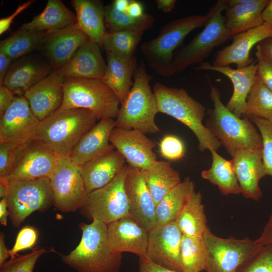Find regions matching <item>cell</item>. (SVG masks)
I'll list each match as a JSON object with an SVG mask.
<instances>
[{"label": "cell", "instance_id": "obj_1", "mask_svg": "<svg viewBox=\"0 0 272 272\" xmlns=\"http://www.w3.org/2000/svg\"><path fill=\"white\" fill-rule=\"evenodd\" d=\"M92 220L90 224H79L80 242L68 254H59L62 262L78 272H119L121 254L109 246L107 224Z\"/></svg>", "mask_w": 272, "mask_h": 272}, {"label": "cell", "instance_id": "obj_2", "mask_svg": "<svg viewBox=\"0 0 272 272\" xmlns=\"http://www.w3.org/2000/svg\"><path fill=\"white\" fill-rule=\"evenodd\" d=\"M97 120L96 115L87 109L58 108L40 121L36 138L58 156H69Z\"/></svg>", "mask_w": 272, "mask_h": 272}, {"label": "cell", "instance_id": "obj_3", "mask_svg": "<svg viewBox=\"0 0 272 272\" xmlns=\"http://www.w3.org/2000/svg\"><path fill=\"white\" fill-rule=\"evenodd\" d=\"M159 112L169 115L187 126L198 141V148L217 151L221 146L210 130L203 124L206 108L183 88L167 87L157 82L153 86Z\"/></svg>", "mask_w": 272, "mask_h": 272}, {"label": "cell", "instance_id": "obj_4", "mask_svg": "<svg viewBox=\"0 0 272 272\" xmlns=\"http://www.w3.org/2000/svg\"><path fill=\"white\" fill-rule=\"evenodd\" d=\"M214 108L207 111L206 127L232 156L239 149L261 151L262 140L257 128L247 117L242 119L231 112L221 100L219 90L211 87Z\"/></svg>", "mask_w": 272, "mask_h": 272}, {"label": "cell", "instance_id": "obj_5", "mask_svg": "<svg viewBox=\"0 0 272 272\" xmlns=\"http://www.w3.org/2000/svg\"><path fill=\"white\" fill-rule=\"evenodd\" d=\"M133 85L120 105L115 119L116 126L136 129L145 134L159 131L155 122L159 112L156 96L150 85L152 76L141 61L133 75Z\"/></svg>", "mask_w": 272, "mask_h": 272}, {"label": "cell", "instance_id": "obj_6", "mask_svg": "<svg viewBox=\"0 0 272 272\" xmlns=\"http://www.w3.org/2000/svg\"><path fill=\"white\" fill-rule=\"evenodd\" d=\"M208 19V14L191 15L174 20L163 26L156 37L140 46L141 52L149 66L162 77L172 76L174 51L190 32L205 26Z\"/></svg>", "mask_w": 272, "mask_h": 272}, {"label": "cell", "instance_id": "obj_7", "mask_svg": "<svg viewBox=\"0 0 272 272\" xmlns=\"http://www.w3.org/2000/svg\"><path fill=\"white\" fill-rule=\"evenodd\" d=\"M227 7V0L218 1L207 13L209 19L203 29L189 43L175 52L172 63L173 75L191 65L202 63L215 48L231 37L222 14Z\"/></svg>", "mask_w": 272, "mask_h": 272}, {"label": "cell", "instance_id": "obj_8", "mask_svg": "<svg viewBox=\"0 0 272 272\" xmlns=\"http://www.w3.org/2000/svg\"><path fill=\"white\" fill-rule=\"evenodd\" d=\"M63 100L59 108H81L93 112L98 120L117 118L120 103L113 92L101 80L64 78Z\"/></svg>", "mask_w": 272, "mask_h": 272}, {"label": "cell", "instance_id": "obj_9", "mask_svg": "<svg viewBox=\"0 0 272 272\" xmlns=\"http://www.w3.org/2000/svg\"><path fill=\"white\" fill-rule=\"evenodd\" d=\"M8 179L5 198L9 216L15 227H19L34 212H44L53 205V194L48 177L29 180Z\"/></svg>", "mask_w": 272, "mask_h": 272}, {"label": "cell", "instance_id": "obj_10", "mask_svg": "<svg viewBox=\"0 0 272 272\" xmlns=\"http://www.w3.org/2000/svg\"><path fill=\"white\" fill-rule=\"evenodd\" d=\"M203 240L207 272H236L263 247L248 237L238 239L217 236L209 228Z\"/></svg>", "mask_w": 272, "mask_h": 272}, {"label": "cell", "instance_id": "obj_11", "mask_svg": "<svg viewBox=\"0 0 272 272\" xmlns=\"http://www.w3.org/2000/svg\"><path fill=\"white\" fill-rule=\"evenodd\" d=\"M48 177L57 210L67 213L84 206L87 193L80 167L69 156H59Z\"/></svg>", "mask_w": 272, "mask_h": 272}, {"label": "cell", "instance_id": "obj_12", "mask_svg": "<svg viewBox=\"0 0 272 272\" xmlns=\"http://www.w3.org/2000/svg\"><path fill=\"white\" fill-rule=\"evenodd\" d=\"M127 169L128 165H125L109 183L87 194L81 209L92 219L107 225L128 216V202L124 187Z\"/></svg>", "mask_w": 272, "mask_h": 272}, {"label": "cell", "instance_id": "obj_13", "mask_svg": "<svg viewBox=\"0 0 272 272\" xmlns=\"http://www.w3.org/2000/svg\"><path fill=\"white\" fill-rule=\"evenodd\" d=\"M182 233L175 221L156 226L148 232L146 258L169 269L182 272Z\"/></svg>", "mask_w": 272, "mask_h": 272}, {"label": "cell", "instance_id": "obj_14", "mask_svg": "<svg viewBox=\"0 0 272 272\" xmlns=\"http://www.w3.org/2000/svg\"><path fill=\"white\" fill-rule=\"evenodd\" d=\"M124 187L128 216L150 231L157 226L156 205L148 186L145 171L128 165Z\"/></svg>", "mask_w": 272, "mask_h": 272}, {"label": "cell", "instance_id": "obj_15", "mask_svg": "<svg viewBox=\"0 0 272 272\" xmlns=\"http://www.w3.org/2000/svg\"><path fill=\"white\" fill-rule=\"evenodd\" d=\"M0 120V143L26 142L36 138L40 121L24 95L16 96Z\"/></svg>", "mask_w": 272, "mask_h": 272}, {"label": "cell", "instance_id": "obj_16", "mask_svg": "<svg viewBox=\"0 0 272 272\" xmlns=\"http://www.w3.org/2000/svg\"><path fill=\"white\" fill-rule=\"evenodd\" d=\"M109 141L132 167L146 171L157 160L155 143L141 131L115 127Z\"/></svg>", "mask_w": 272, "mask_h": 272}, {"label": "cell", "instance_id": "obj_17", "mask_svg": "<svg viewBox=\"0 0 272 272\" xmlns=\"http://www.w3.org/2000/svg\"><path fill=\"white\" fill-rule=\"evenodd\" d=\"M59 156L38 139L26 146L10 175V180H29L48 177Z\"/></svg>", "mask_w": 272, "mask_h": 272}, {"label": "cell", "instance_id": "obj_18", "mask_svg": "<svg viewBox=\"0 0 272 272\" xmlns=\"http://www.w3.org/2000/svg\"><path fill=\"white\" fill-rule=\"evenodd\" d=\"M64 77L54 69L24 93L33 113L40 121L61 106L64 96Z\"/></svg>", "mask_w": 272, "mask_h": 272}, {"label": "cell", "instance_id": "obj_19", "mask_svg": "<svg viewBox=\"0 0 272 272\" xmlns=\"http://www.w3.org/2000/svg\"><path fill=\"white\" fill-rule=\"evenodd\" d=\"M231 162L241 189L247 198L257 201L262 196L260 180L267 176L262 158V150L239 149L232 156Z\"/></svg>", "mask_w": 272, "mask_h": 272}, {"label": "cell", "instance_id": "obj_20", "mask_svg": "<svg viewBox=\"0 0 272 272\" xmlns=\"http://www.w3.org/2000/svg\"><path fill=\"white\" fill-rule=\"evenodd\" d=\"M272 37V27L262 24L232 37V42L219 51L213 62L215 66H229L235 64L237 68L248 66L254 61L250 51L256 44Z\"/></svg>", "mask_w": 272, "mask_h": 272}, {"label": "cell", "instance_id": "obj_21", "mask_svg": "<svg viewBox=\"0 0 272 272\" xmlns=\"http://www.w3.org/2000/svg\"><path fill=\"white\" fill-rule=\"evenodd\" d=\"M148 231L129 216L107 225L108 243L115 252H129L146 257Z\"/></svg>", "mask_w": 272, "mask_h": 272}, {"label": "cell", "instance_id": "obj_22", "mask_svg": "<svg viewBox=\"0 0 272 272\" xmlns=\"http://www.w3.org/2000/svg\"><path fill=\"white\" fill-rule=\"evenodd\" d=\"M254 60L247 66L234 69L229 66H215L203 62L194 67L195 70L218 72L227 77L233 86V92L226 107L238 117L243 115L248 94L257 76V64Z\"/></svg>", "mask_w": 272, "mask_h": 272}, {"label": "cell", "instance_id": "obj_23", "mask_svg": "<svg viewBox=\"0 0 272 272\" xmlns=\"http://www.w3.org/2000/svg\"><path fill=\"white\" fill-rule=\"evenodd\" d=\"M89 39L77 23L47 33L43 44L45 55L52 66L57 70Z\"/></svg>", "mask_w": 272, "mask_h": 272}, {"label": "cell", "instance_id": "obj_24", "mask_svg": "<svg viewBox=\"0 0 272 272\" xmlns=\"http://www.w3.org/2000/svg\"><path fill=\"white\" fill-rule=\"evenodd\" d=\"M106 66L100 46L89 39L64 64L57 70L64 78L101 80L105 75Z\"/></svg>", "mask_w": 272, "mask_h": 272}, {"label": "cell", "instance_id": "obj_25", "mask_svg": "<svg viewBox=\"0 0 272 272\" xmlns=\"http://www.w3.org/2000/svg\"><path fill=\"white\" fill-rule=\"evenodd\" d=\"M125 161L114 149L79 166L87 194L109 183L123 168Z\"/></svg>", "mask_w": 272, "mask_h": 272}, {"label": "cell", "instance_id": "obj_26", "mask_svg": "<svg viewBox=\"0 0 272 272\" xmlns=\"http://www.w3.org/2000/svg\"><path fill=\"white\" fill-rule=\"evenodd\" d=\"M116 126L115 119L104 118L87 132L71 152L70 158L79 166L91 161L106 152L114 149L110 143L112 129Z\"/></svg>", "mask_w": 272, "mask_h": 272}, {"label": "cell", "instance_id": "obj_27", "mask_svg": "<svg viewBox=\"0 0 272 272\" xmlns=\"http://www.w3.org/2000/svg\"><path fill=\"white\" fill-rule=\"evenodd\" d=\"M51 66L37 59H21L11 66L2 85L15 95H24L26 91L53 71Z\"/></svg>", "mask_w": 272, "mask_h": 272}, {"label": "cell", "instance_id": "obj_28", "mask_svg": "<svg viewBox=\"0 0 272 272\" xmlns=\"http://www.w3.org/2000/svg\"><path fill=\"white\" fill-rule=\"evenodd\" d=\"M107 66L101 80L115 94L120 105L123 102L133 85L132 77L138 66L137 58L126 57L106 53Z\"/></svg>", "mask_w": 272, "mask_h": 272}, {"label": "cell", "instance_id": "obj_29", "mask_svg": "<svg viewBox=\"0 0 272 272\" xmlns=\"http://www.w3.org/2000/svg\"><path fill=\"white\" fill-rule=\"evenodd\" d=\"M269 0H249L226 9L225 26L231 37L263 24L262 14Z\"/></svg>", "mask_w": 272, "mask_h": 272}, {"label": "cell", "instance_id": "obj_30", "mask_svg": "<svg viewBox=\"0 0 272 272\" xmlns=\"http://www.w3.org/2000/svg\"><path fill=\"white\" fill-rule=\"evenodd\" d=\"M77 24L94 42L101 47L106 33L105 26V7L100 1L72 0Z\"/></svg>", "mask_w": 272, "mask_h": 272}, {"label": "cell", "instance_id": "obj_31", "mask_svg": "<svg viewBox=\"0 0 272 272\" xmlns=\"http://www.w3.org/2000/svg\"><path fill=\"white\" fill-rule=\"evenodd\" d=\"M76 15L60 0H49L43 11L19 29L50 33L77 23Z\"/></svg>", "mask_w": 272, "mask_h": 272}, {"label": "cell", "instance_id": "obj_32", "mask_svg": "<svg viewBox=\"0 0 272 272\" xmlns=\"http://www.w3.org/2000/svg\"><path fill=\"white\" fill-rule=\"evenodd\" d=\"M195 184L189 177L167 194L156 208L157 226L175 221L184 205L195 191Z\"/></svg>", "mask_w": 272, "mask_h": 272}, {"label": "cell", "instance_id": "obj_33", "mask_svg": "<svg viewBox=\"0 0 272 272\" xmlns=\"http://www.w3.org/2000/svg\"><path fill=\"white\" fill-rule=\"evenodd\" d=\"M144 171L148 186L156 206L182 181L178 171L168 162L157 160Z\"/></svg>", "mask_w": 272, "mask_h": 272}, {"label": "cell", "instance_id": "obj_34", "mask_svg": "<svg viewBox=\"0 0 272 272\" xmlns=\"http://www.w3.org/2000/svg\"><path fill=\"white\" fill-rule=\"evenodd\" d=\"M175 222L183 235L203 238L209 227L200 192L192 193Z\"/></svg>", "mask_w": 272, "mask_h": 272}, {"label": "cell", "instance_id": "obj_35", "mask_svg": "<svg viewBox=\"0 0 272 272\" xmlns=\"http://www.w3.org/2000/svg\"><path fill=\"white\" fill-rule=\"evenodd\" d=\"M210 152L212 165L209 169L201 172L202 178L217 186L222 194H240V187L231 161L224 158L215 150Z\"/></svg>", "mask_w": 272, "mask_h": 272}, {"label": "cell", "instance_id": "obj_36", "mask_svg": "<svg viewBox=\"0 0 272 272\" xmlns=\"http://www.w3.org/2000/svg\"><path fill=\"white\" fill-rule=\"evenodd\" d=\"M47 32L19 29L0 43V52L13 60L34 50L43 44Z\"/></svg>", "mask_w": 272, "mask_h": 272}, {"label": "cell", "instance_id": "obj_37", "mask_svg": "<svg viewBox=\"0 0 272 272\" xmlns=\"http://www.w3.org/2000/svg\"><path fill=\"white\" fill-rule=\"evenodd\" d=\"M145 32L134 29L107 31L103 38L101 47L106 53L122 57H132Z\"/></svg>", "mask_w": 272, "mask_h": 272}, {"label": "cell", "instance_id": "obj_38", "mask_svg": "<svg viewBox=\"0 0 272 272\" xmlns=\"http://www.w3.org/2000/svg\"><path fill=\"white\" fill-rule=\"evenodd\" d=\"M242 116L257 117L272 122V92L257 76L247 97Z\"/></svg>", "mask_w": 272, "mask_h": 272}, {"label": "cell", "instance_id": "obj_39", "mask_svg": "<svg viewBox=\"0 0 272 272\" xmlns=\"http://www.w3.org/2000/svg\"><path fill=\"white\" fill-rule=\"evenodd\" d=\"M206 254L203 238L182 234L180 255L182 272L205 270Z\"/></svg>", "mask_w": 272, "mask_h": 272}, {"label": "cell", "instance_id": "obj_40", "mask_svg": "<svg viewBox=\"0 0 272 272\" xmlns=\"http://www.w3.org/2000/svg\"><path fill=\"white\" fill-rule=\"evenodd\" d=\"M105 20L112 31L134 29L146 32L152 28L155 21L153 16L147 13L142 18H133L126 12L115 9L111 4L105 7Z\"/></svg>", "mask_w": 272, "mask_h": 272}, {"label": "cell", "instance_id": "obj_41", "mask_svg": "<svg viewBox=\"0 0 272 272\" xmlns=\"http://www.w3.org/2000/svg\"><path fill=\"white\" fill-rule=\"evenodd\" d=\"M30 141L0 143V178L8 177Z\"/></svg>", "mask_w": 272, "mask_h": 272}, {"label": "cell", "instance_id": "obj_42", "mask_svg": "<svg viewBox=\"0 0 272 272\" xmlns=\"http://www.w3.org/2000/svg\"><path fill=\"white\" fill-rule=\"evenodd\" d=\"M248 118L254 123L261 134L263 164L267 175L272 176V122L254 117Z\"/></svg>", "mask_w": 272, "mask_h": 272}, {"label": "cell", "instance_id": "obj_43", "mask_svg": "<svg viewBox=\"0 0 272 272\" xmlns=\"http://www.w3.org/2000/svg\"><path fill=\"white\" fill-rule=\"evenodd\" d=\"M46 252L44 248H35L28 254L11 258L0 267V272H33L37 260Z\"/></svg>", "mask_w": 272, "mask_h": 272}, {"label": "cell", "instance_id": "obj_44", "mask_svg": "<svg viewBox=\"0 0 272 272\" xmlns=\"http://www.w3.org/2000/svg\"><path fill=\"white\" fill-rule=\"evenodd\" d=\"M236 272H272V244L263 246Z\"/></svg>", "mask_w": 272, "mask_h": 272}, {"label": "cell", "instance_id": "obj_45", "mask_svg": "<svg viewBox=\"0 0 272 272\" xmlns=\"http://www.w3.org/2000/svg\"><path fill=\"white\" fill-rule=\"evenodd\" d=\"M159 152L165 159L178 160L184 156L185 147L182 141L177 137L166 135L160 141Z\"/></svg>", "mask_w": 272, "mask_h": 272}, {"label": "cell", "instance_id": "obj_46", "mask_svg": "<svg viewBox=\"0 0 272 272\" xmlns=\"http://www.w3.org/2000/svg\"><path fill=\"white\" fill-rule=\"evenodd\" d=\"M38 235V231L33 227H24L18 233L13 248L9 250L11 258L15 257L19 252L34 246Z\"/></svg>", "mask_w": 272, "mask_h": 272}, {"label": "cell", "instance_id": "obj_47", "mask_svg": "<svg viewBox=\"0 0 272 272\" xmlns=\"http://www.w3.org/2000/svg\"><path fill=\"white\" fill-rule=\"evenodd\" d=\"M255 55L257 64V76L272 92V60L262 52L258 44L256 45Z\"/></svg>", "mask_w": 272, "mask_h": 272}, {"label": "cell", "instance_id": "obj_48", "mask_svg": "<svg viewBox=\"0 0 272 272\" xmlns=\"http://www.w3.org/2000/svg\"><path fill=\"white\" fill-rule=\"evenodd\" d=\"M35 2L34 0H30L22 4H20L16 10L9 16L2 18L0 20V34L2 35L10 28L15 18L24 10L28 8Z\"/></svg>", "mask_w": 272, "mask_h": 272}, {"label": "cell", "instance_id": "obj_49", "mask_svg": "<svg viewBox=\"0 0 272 272\" xmlns=\"http://www.w3.org/2000/svg\"><path fill=\"white\" fill-rule=\"evenodd\" d=\"M15 94L4 85L0 86V117L10 107L15 98Z\"/></svg>", "mask_w": 272, "mask_h": 272}, {"label": "cell", "instance_id": "obj_50", "mask_svg": "<svg viewBox=\"0 0 272 272\" xmlns=\"http://www.w3.org/2000/svg\"><path fill=\"white\" fill-rule=\"evenodd\" d=\"M139 272H178L155 264L144 257L139 258Z\"/></svg>", "mask_w": 272, "mask_h": 272}, {"label": "cell", "instance_id": "obj_51", "mask_svg": "<svg viewBox=\"0 0 272 272\" xmlns=\"http://www.w3.org/2000/svg\"><path fill=\"white\" fill-rule=\"evenodd\" d=\"M271 213L260 236L255 240L258 244L265 246L272 244V207Z\"/></svg>", "mask_w": 272, "mask_h": 272}, {"label": "cell", "instance_id": "obj_52", "mask_svg": "<svg viewBox=\"0 0 272 272\" xmlns=\"http://www.w3.org/2000/svg\"><path fill=\"white\" fill-rule=\"evenodd\" d=\"M126 13L130 17L136 19L142 18L145 14L142 3L134 0H130Z\"/></svg>", "mask_w": 272, "mask_h": 272}, {"label": "cell", "instance_id": "obj_53", "mask_svg": "<svg viewBox=\"0 0 272 272\" xmlns=\"http://www.w3.org/2000/svg\"><path fill=\"white\" fill-rule=\"evenodd\" d=\"M13 59L3 52H0V84L2 85L4 80L8 72Z\"/></svg>", "mask_w": 272, "mask_h": 272}, {"label": "cell", "instance_id": "obj_54", "mask_svg": "<svg viewBox=\"0 0 272 272\" xmlns=\"http://www.w3.org/2000/svg\"><path fill=\"white\" fill-rule=\"evenodd\" d=\"M155 3L158 9L165 13H168L171 12L174 9L176 1L156 0Z\"/></svg>", "mask_w": 272, "mask_h": 272}, {"label": "cell", "instance_id": "obj_55", "mask_svg": "<svg viewBox=\"0 0 272 272\" xmlns=\"http://www.w3.org/2000/svg\"><path fill=\"white\" fill-rule=\"evenodd\" d=\"M10 256L9 250L5 242V235L3 232L0 234V267L7 261Z\"/></svg>", "mask_w": 272, "mask_h": 272}, {"label": "cell", "instance_id": "obj_56", "mask_svg": "<svg viewBox=\"0 0 272 272\" xmlns=\"http://www.w3.org/2000/svg\"><path fill=\"white\" fill-rule=\"evenodd\" d=\"M9 216L7 199L3 198L0 201V223L4 226L7 225V218Z\"/></svg>", "mask_w": 272, "mask_h": 272}, {"label": "cell", "instance_id": "obj_57", "mask_svg": "<svg viewBox=\"0 0 272 272\" xmlns=\"http://www.w3.org/2000/svg\"><path fill=\"white\" fill-rule=\"evenodd\" d=\"M258 44L262 52L272 60V37L263 40Z\"/></svg>", "mask_w": 272, "mask_h": 272}, {"label": "cell", "instance_id": "obj_58", "mask_svg": "<svg viewBox=\"0 0 272 272\" xmlns=\"http://www.w3.org/2000/svg\"><path fill=\"white\" fill-rule=\"evenodd\" d=\"M263 24L272 27V0L268 3L263 10L262 14Z\"/></svg>", "mask_w": 272, "mask_h": 272}, {"label": "cell", "instance_id": "obj_59", "mask_svg": "<svg viewBox=\"0 0 272 272\" xmlns=\"http://www.w3.org/2000/svg\"><path fill=\"white\" fill-rule=\"evenodd\" d=\"M129 2V0H115L111 5L119 11L126 12Z\"/></svg>", "mask_w": 272, "mask_h": 272}, {"label": "cell", "instance_id": "obj_60", "mask_svg": "<svg viewBox=\"0 0 272 272\" xmlns=\"http://www.w3.org/2000/svg\"><path fill=\"white\" fill-rule=\"evenodd\" d=\"M8 186V179L7 177L0 178V197H6Z\"/></svg>", "mask_w": 272, "mask_h": 272}]
</instances>
